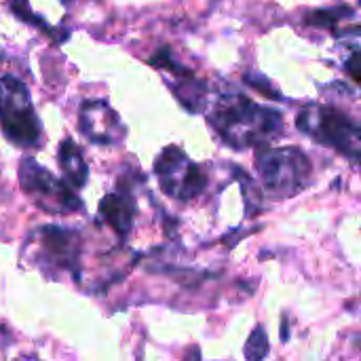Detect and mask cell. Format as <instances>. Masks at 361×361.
Wrapping results in <instances>:
<instances>
[{
    "label": "cell",
    "instance_id": "13",
    "mask_svg": "<svg viewBox=\"0 0 361 361\" xmlns=\"http://www.w3.org/2000/svg\"><path fill=\"white\" fill-rule=\"evenodd\" d=\"M347 72L351 74V78H353L355 82H360L361 85V51H357L353 57L347 59Z\"/></svg>",
    "mask_w": 361,
    "mask_h": 361
},
{
    "label": "cell",
    "instance_id": "7",
    "mask_svg": "<svg viewBox=\"0 0 361 361\" xmlns=\"http://www.w3.org/2000/svg\"><path fill=\"white\" fill-rule=\"evenodd\" d=\"M32 243L36 245V262L49 267V271H74L80 250L76 233L57 226H44L34 233Z\"/></svg>",
    "mask_w": 361,
    "mask_h": 361
},
{
    "label": "cell",
    "instance_id": "8",
    "mask_svg": "<svg viewBox=\"0 0 361 361\" xmlns=\"http://www.w3.org/2000/svg\"><path fill=\"white\" fill-rule=\"evenodd\" d=\"M80 131L95 144H114L125 135L118 114L99 99H89L80 106Z\"/></svg>",
    "mask_w": 361,
    "mask_h": 361
},
{
    "label": "cell",
    "instance_id": "1",
    "mask_svg": "<svg viewBox=\"0 0 361 361\" xmlns=\"http://www.w3.org/2000/svg\"><path fill=\"white\" fill-rule=\"evenodd\" d=\"M209 123L233 148L264 144L283 131V118L279 112L262 108L241 93H224L216 102Z\"/></svg>",
    "mask_w": 361,
    "mask_h": 361
},
{
    "label": "cell",
    "instance_id": "6",
    "mask_svg": "<svg viewBox=\"0 0 361 361\" xmlns=\"http://www.w3.org/2000/svg\"><path fill=\"white\" fill-rule=\"evenodd\" d=\"M154 171L163 192L178 201H188L203 192V188L207 186V178L199 169V165H195L176 146H169L161 152L154 163Z\"/></svg>",
    "mask_w": 361,
    "mask_h": 361
},
{
    "label": "cell",
    "instance_id": "2",
    "mask_svg": "<svg viewBox=\"0 0 361 361\" xmlns=\"http://www.w3.org/2000/svg\"><path fill=\"white\" fill-rule=\"evenodd\" d=\"M0 129L8 142L21 148L36 146L40 140V121L30 91L11 74L0 78Z\"/></svg>",
    "mask_w": 361,
    "mask_h": 361
},
{
    "label": "cell",
    "instance_id": "12",
    "mask_svg": "<svg viewBox=\"0 0 361 361\" xmlns=\"http://www.w3.org/2000/svg\"><path fill=\"white\" fill-rule=\"evenodd\" d=\"M269 353V338H267V332L262 326H258L252 336L247 338V345H245V357L247 360H262L267 357Z\"/></svg>",
    "mask_w": 361,
    "mask_h": 361
},
{
    "label": "cell",
    "instance_id": "11",
    "mask_svg": "<svg viewBox=\"0 0 361 361\" xmlns=\"http://www.w3.org/2000/svg\"><path fill=\"white\" fill-rule=\"evenodd\" d=\"M347 15H351L349 8L345 6H336V8H328V11H315L307 17V21L311 25H322V27H334L336 23H341V19H345Z\"/></svg>",
    "mask_w": 361,
    "mask_h": 361
},
{
    "label": "cell",
    "instance_id": "3",
    "mask_svg": "<svg viewBox=\"0 0 361 361\" xmlns=\"http://www.w3.org/2000/svg\"><path fill=\"white\" fill-rule=\"evenodd\" d=\"M256 169L264 188L277 199L298 195L311 180V163L298 148H267L258 152Z\"/></svg>",
    "mask_w": 361,
    "mask_h": 361
},
{
    "label": "cell",
    "instance_id": "9",
    "mask_svg": "<svg viewBox=\"0 0 361 361\" xmlns=\"http://www.w3.org/2000/svg\"><path fill=\"white\" fill-rule=\"evenodd\" d=\"M135 203L127 195H106L99 203V218L121 237H127L133 226Z\"/></svg>",
    "mask_w": 361,
    "mask_h": 361
},
{
    "label": "cell",
    "instance_id": "4",
    "mask_svg": "<svg viewBox=\"0 0 361 361\" xmlns=\"http://www.w3.org/2000/svg\"><path fill=\"white\" fill-rule=\"evenodd\" d=\"M298 129L319 144L332 146L347 157L361 159V125L330 106H307L298 116Z\"/></svg>",
    "mask_w": 361,
    "mask_h": 361
},
{
    "label": "cell",
    "instance_id": "5",
    "mask_svg": "<svg viewBox=\"0 0 361 361\" xmlns=\"http://www.w3.org/2000/svg\"><path fill=\"white\" fill-rule=\"evenodd\" d=\"M19 186L42 212L74 214L82 209V201L66 186V182L57 180L30 157L21 159L19 163Z\"/></svg>",
    "mask_w": 361,
    "mask_h": 361
},
{
    "label": "cell",
    "instance_id": "10",
    "mask_svg": "<svg viewBox=\"0 0 361 361\" xmlns=\"http://www.w3.org/2000/svg\"><path fill=\"white\" fill-rule=\"evenodd\" d=\"M59 167L72 188H82L87 184V176H89L87 161L70 137H66L59 144Z\"/></svg>",
    "mask_w": 361,
    "mask_h": 361
}]
</instances>
